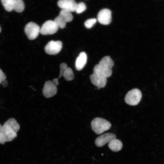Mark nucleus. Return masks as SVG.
Wrapping results in <instances>:
<instances>
[{"label": "nucleus", "mask_w": 164, "mask_h": 164, "mask_svg": "<svg viewBox=\"0 0 164 164\" xmlns=\"http://www.w3.org/2000/svg\"><path fill=\"white\" fill-rule=\"evenodd\" d=\"M25 5L22 0H14L13 10L18 12H21L24 10Z\"/></svg>", "instance_id": "2eb2a0df"}, {"label": "nucleus", "mask_w": 164, "mask_h": 164, "mask_svg": "<svg viewBox=\"0 0 164 164\" xmlns=\"http://www.w3.org/2000/svg\"><path fill=\"white\" fill-rule=\"evenodd\" d=\"M40 29L37 24L30 22L26 25L24 31L29 39L33 40L38 37L40 33Z\"/></svg>", "instance_id": "39448f33"}, {"label": "nucleus", "mask_w": 164, "mask_h": 164, "mask_svg": "<svg viewBox=\"0 0 164 164\" xmlns=\"http://www.w3.org/2000/svg\"><path fill=\"white\" fill-rule=\"evenodd\" d=\"M87 59L86 54L84 52H81L76 59L75 67L78 70H81L85 65Z\"/></svg>", "instance_id": "ddd939ff"}, {"label": "nucleus", "mask_w": 164, "mask_h": 164, "mask_svg": "<svg viewBox=\"0 0 164 164\" xmlns=\"http://www.w3.org/2000/svg\"><path fill=\"white\" fill-rule=\"evenodd\" d=\"M20 128L19 124L13 118L9 119L3 125L0 124V143L12 141L17 136Z\"/></svg>", "instance_id": "f257e3e1"}, {"label": "nucleus", "mask_w": 164, "mask_h": 164, "mask_svg": "<svg viewBox=\"0 0 164 164\" xmlns=\"http://www.w3.org/2000/svg\"><path fill=\"white\" fill-rule=\"evenodd\" d=\"M52 81L56 86H57L59 84V83L58 78L54 79Z\"/></svg>", "instance_id": "b1692460"}, {"label": "nucleus", "mask_w": 164, "mask_h": 164, "mask_svg": "<svg viewBox=\"0 0 164 164\" xmlns=\"http://www.w3.org/2000/svg\"><path fill=\"white\" fill-rule=\"evenodd\" d=\"M115 134L108 133H104L97 137L95 139V143L98 147H101L108 143H109L111 140L116 138Z\"/></svg>", "instance_id": "9d476101"}, {"label": "nucleus", "mask_w": 164, "mask_h": 164, "mask_svg": "<svg viewBox=\"0 0 164 164\" xmlns=\"http://www.w3.org/2000/svg\"><path fill=\"white\" fill-rule=\"evenodd\" d=\"M57 92L56 86L52 81H46L43 89V93L44 96L47 98L51 97L55 95Z\"/></svg>", "instance_id": "6e6552de"}, {"label": "nucleus", "mask_w": 164, "mask_h": 164, "mask_svg": "<svg viewBox=\"0 0 164 164\" xmlns=\"http://www.w3.org/2000/svg\"><path fill=\"white\" fill-rule=\"evenodd\" d=\"M1 27H0V32H1Z\"/></svg>", "instance_id": "393cba45"}, {"label": "nucleus", "mask_w": 164, "mask_h": 164, "mask_svg": "<svg viewBox=\"0 0 164 164\" xmlns=\"http://www.w3.org/2000/svg\"><path fill=\"white\" fill-rule=\"evenodd\" d=\"M91 126L92 130L96 134L99 135L110 129L111 125L109 122L104 119L96 118L91 122Z\"/></svg>", "instance_id": "7ed1b4c3"}, {"label": "nucleus", "mask_w": 164, "mask_h": 164, "mask_svg": "<svg viewBox=\"0 0 164 164\" xmlns=\"http://www.w3.org/2000/svg\"><path fill=\"white\" fill-rule=\"evenodd\" d=\"M57 5L62 9L71 12L75 11L77 3L75 0H59Z\"/></svg>", "instance_id": "9b49d317"}, {"label": "nucleus", "mask_w": 164, "mask_h": 164, "mask_svg": "<svg viewBox=\"0 0 164 164\" xmlns=\"http://www.w3.org/2000/svg\"><path fill=\"white\" fill-rule=\"evenodd\" d=\"M108 146L112 151L117 152L121 149L123 144L120 140L116 138L112 139L108 143Z\"/></svg>", "instance_id": "4468645a"}, {"label": "nucleus", "mask_w": 164, "mask_h": 164, "mask_svg": "<svg viewBox=\"0 0 164 164\" xmlns=\"http://www.w3.org/2000/svg\"><path fill=\"white\" fill-rule=\"evenodd\" d=\"M6 76L2 70L0 69V84L5 80Z\"/></svg>", "instance_id": "5701e85b"}, {"label": "nucleus", "mask_w": 164, "mask_h": 164, "mask_svg": "<svg viewBox=\"0 0 164 164\" xmlns=\"http://www.w3.org/2000/svg\"><path fill=\"white\" fill-rule=\"evenodd\" d=\"M114 65V62L109 56H104L94 66L93 73L107 78L111 75Z\"/></svg>", "instance_id": "f03ea898"}, {"label": "nucleus", "mask_w": 164, "mask_h": 164, "mask_svg": "<svg viewBox=\"0 0 164 164\" xmlns=\"http://www.w3.org/2000/svg\"><path fill=\"white\" fill-rule=\"evenodd\" d=\"M54 21L59 28L61 29L64 28L67 23L64 19L59 15L55 18Z\"/></svg>", "instance_id": "6ab92c4d"}, {"label": "nucleus", "mask_w": 164, "mask_h": 164, "mask_svg": "<svg viewBox=\"0 0 164 164\" xmlns=\"http://www.w3.org/2000/svg\"><path fill=\"white\" fill-rule=\"evenodd\" d=\"M59 15L62 17L67 22L71 21L73 18L71 12L64 10H61Z\"/></svg>", "instance_id": "dca6fc26"}, {"label": "nucleus", "mask_w": 164, "mask_h": 164, "mask_svg": "<svg viewBox=\"0 0 164 164\" xmlns=\"http://www.w3.org/2000/svg\"><path fill=\"white\" fill-rule=\"evenodd\" d=\"M97 19L101 24L107 25L109 24L111 21V11L107 9H103L98 12Z\"/></svg>", "instance_id": "1a4fd4ad"}, {"label": "nucleus", "mask_w": 164, "mask_h": 164, "mask_svg": "<svg viewBox=\"0 0 164 164\" xmlns=\"http://www.w3.org/2000/svg\"><path fill=\"white\" fill-rule=\"evenodd\" d=\"M90 78L92 83L97 87L98 88H103L106 85L107 81L106 78L100 77L93 73L90 75Z\"/></svg>", "instance_id": "f8f14e48"}, {"label": "nucleus", "mask_w": 164, "mask_h": 164, "mask_svg": "<svg viewBox=\"0 0 164 164\" xmlns=\"http://www.w3.org/2000/svg\"><path fill=\"white\" fill-rule=\"evenodd\" d=\"M63 76L67 81L73 80L74 78V75L72 69L67 67L63 73Z\"/></svg>", "instance_id": "a211bd4d"}, {"label": "nucleus", "mask_w": 164, "mask_h": 164, "mask_svg": "<svg viewBox=\"0 0 164 164\" xmlns=\"http://www.w3.org/2000/svg\"><path fill=\"white\" fill-rule=\"evenodd\" d=\"M67 67V65L65 63H63L60 64V70L59 75V78H60L61 77L63 76V73Z\"/></svg>", "instance_id": "4be33fe9"}, {"label": "nucleus", "mask_w": 164, "mask_h": 164, "mask_svg": "<svg viewBox=\"0 0 164 164\" xmlns=\"http://www.w3.org/2000/svg\"><path fill=\"white\" fill-rule=\"evenodd\" d=\"M97 22L95 18L90 19L87 20L84 22L85 26L88 29L91 28Z\"/></svg>", "instance_id": "412c9836"}, {"label": "nucleus", "mask_w": 164, "mask_h": 164, "mask_svg": "<svg viewBox=\"0 0 164 164\" xmlns=\"http://www.w3.org/2000/svg\"><path fill=\"white\" fill-rule=\"evenodd\" d=\"M86 9L85 4L83 2L77 3L75 12L77 13H80L85 11Z\"/></svg>", "instance_id": "aec40b11"}, {"label": "nucleus", "mask_w": 164, "mask_h": 164, "mask_svg": "<svg viewBox=\"0 0 164 164\" xmlns=\"http://www.w3.org/2000/svg\"><path fill=\"white\" fill-rule=\"evenodd\" d=\"M59 27L54 21H46L40 29V33L43 35H52L56 33Z\"/></svg>", "instance_id": "423d86ee"}, {"label": "nucleus", "mask_w": 164, "mask_h": 164, "mask_svg": "<svg viewBox=\"0 0 164 164\" xmlns=\"http://www.w3.org/2000/svg\"><path fill=\"white\" fill-rule=\"evenodd\" d=\"M62 47V43L60 41H51L45 47V52L48 54L55 55L61 51Z\"/></svg>", "instance_id": "0eeeda50"}, {"label": "nucleus", "mask_w": 164, "mask_h": 164, "mask_svg": "<svg viewBox=\"0 0 164 164\" xmlns=\"http://www.w3.org/2000/svg\"><path fill=\"white\" fill-rule=\"evenodd\" d=\"M142 97L141 91L137 88L133 89L129 91L125 97V101L128 105L135 106L137 105Z\"/></svg>", "instance_id": "20e7f679"}, {"label": "nucleus", "mask_w": 164, "mask_h": 164, "mask_svg": "<svg viewBox=\"0 0 164 164\" xmlns=\"http://www.w3.org/2000/svg\"><path fill=\"white\" fill-rule=\"evenodd\" d=\"M1 2L6 11L11 12L13 10L14 0H1Z\"/></svg>", "instance_id": "f3484780"}]
</instances>
